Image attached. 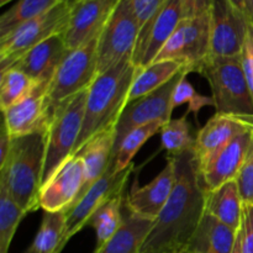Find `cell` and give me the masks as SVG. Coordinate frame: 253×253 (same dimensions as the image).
Instances as JSON below:
<instances>
[{"mask_svg": "<svg viewBox=\"0 0 253 253\" xmlns=\"http://www.w3.org/2000/svg\"><path fill=\"white\" fill-rule=\"evenodd\" d=\"M210 56L240 57L250 32L249 20L232 0H210Z\"/></svg>", "mask_w": 253, "mask_h": 253, "instance_id": "9c48e42d", "label": "cell"}, {"mask_svg": "<svg viewBox=\"0 0 253 253\" xmlns=\"http://www.w3.org/2000/svg\"><path fill=\"white\" fill-rule=\"evenodd\" d=\"M183 5L184 17L194 16L200 10L209 7L210 0H180Z\"/></svg>", "mask_w": 253, "mask_h": 253, "instance_id": "8d00e7d4", "label": "cell"}, {"mask_svg": "<svg viewBox=\"0 0 253 253\" xmlns=\"http://www.w3.org/2000/svg\"><path fill=\"white\" fill-rule=\"evenodd\" d=\"M132 167L133 166L131 165L130 167L121 172H113L110 166L108 170L104 173L103 177L91 185L86 194L66 212V230H64L63 239H62L61 251L77 232H79L88 225V221L93 216L94 212L104 203L116 195L124 194V190L128 182V177L132 172Z\"/></svg>", "mask_w": 253, "mask_h": 253, "instance_id": "7c38bea8", "label": "cell"}, {"mask_svg": "<svg viewBox=\"0 0 253 253\" xmlns=\"http://www.w3.org/2000/svg\"><path fill=\"white\" fill-rule=\"evenodd\" d=\"M137 69L131 59H125L96 77L88 90L83 126L73 155L95 135L115 127L128 104V94Z\"/></svg>", "mask_w": 253, "mask_h": 253, "instance_id": "7a4b0ae2", "label": "cell"}, {"mask_svg": "<svg viewBox=\"0 0 253 253\" xmlns=\"http://www.w3.org/2000/svg\"><path fill=\"white\" fill-rule=\"evenodd\" d=\"M179 253H200V252L194 251V250H192V249H187V250H184V251H182V252H179Z\"/></svg>", "mask_w": 253, "mask_h": 253, "instance_id": "b9f144b4", "label": "cell"}, {"mask_svg": "<svg viewBox=\"0 0 253 253\" xmlns=\"http://www.w3.org/2000/svg\"><path fill=\"white\" fill-rule=\"evenodd\" d=\"M120 0H82L74 2L63 40L69 51L100 36Z\"/></svg>", "mask_w": 253, "mask_h": 253, "instance_id": "4fadbf2b", "label": "cell"}, {"mask_svg": "<svg viewBox=\"0 0 253 253\" xmlns=\"http://www.w3.org/2000/svg\"><path fill=\"white\" fill-rule=\"evenodd\" d=\"M244 253H253V204L244 205L241 221Z\"/></svg>", "mask_w": 253, "mask_h": 253, "instance_id": "d590c367", "label": "cell"}, {"mask_svg": "<svg viewBox=\"0 0 253 253\" xmlns=\"http://www.w3.org/2000/svg\"><path fill=\"white\" fill-rule=\"evenodd\" d=\"M165 52L169 58L184 63L190 73H198L210 56L209 7L184 17L166 43Z\"/></svg>", "mask_w": 253, "mask_h": 253, "instance_id": "8fae6325", "label": "cell"}, {"mask_svg": "<svg viewBox=\"0 0 253 253\" xmlns=\"http://www.w3.org/2000/svg\"><path fill=\"white\" fill-rule=\"evenodd\" d=\"M128 1L132 7L133 15H135L138 30H140L135 48V52H137L145 43L151 26L168 0H128Z\"/></svg>", "mask_w": 253, "mask_h": 253, "instance_id": "d6a6232c", "label": "cell"}, {"mask_svg": "<svg viewBox=\"0 0 253 253\" xmlns=\"http://www.w3.org/2000/svg\"><path fill=\"white\" fill-rule=\"evenodd\" d=\"M161 141L169 156H178L194 150L197 135H193L187 115L167 121L161 131Z\"/></svg>", "mask_w": 253, "mask_h": 253, "instance_id": "4dcf8cb0", "label": "cell"}, {"mask_svg": "<svg viewBox=\"0 0 253 253\" xmlns=\"http://www.w3.org/2000/svg\"><path fill=\"white\" fill-rule=\"evenodd\" d=\"M185 103H188V110L185 115L193 113L197 119L200 110L204 106L215 105L212 96L202 95V94L198 93L194 86H193V84L187 79V76L183 77L175 85L172 95V110H174V108Z\"/></svg>", "mask_w": 253, "mask_h": 253, "instance_id": "836d02e7", "label": "cell"}, {"mask_svg": "<svg viewBox=\"0 0 253 253\" xmlns=\"http://www.w3.org/2000/svg\"><path fill=\"white\" fill-rule=\"evenodd\" d=\"M175 184L140 253H179L192 244L205 216L207 189L194 150L172 156Z\"/></svg>", "mask_w": 253, "mask_h": 253, "instance_id": "6da1fadb", "label": "cell"}, {"mask_svg": "<svg viewBox=\"0 0 253 253\" xmlns=\"http://www.w3.org/2000/svg\"><path fill=\"white\" fill-rule=\"evenodd\" d=\"M237 231L205 214L188 249L200 253H231Z\"/></svg>", "mask_w": 253, "mask_h": 253, "instance_id": "d4e9b609", "label": "cell"}, {"mask_svg": "<svg viewBox=\"0 0 253 253\" xmlns=\"http://www.w3.org/2000/svg\"><path fill=\"white\" fill-rule=\"evenodd\" d=\"M68 53L69 49L64 43L63 35L57 34L22 54L9 68L19 69L39 83L51 82L57 68Z\"/></svg>", "mask_w": 253, "mask_h": 253, "instance_id": "d6986e66", "label": "cell"}, {"mask_svg": "<svg viewBox=\"0 0 253 253\" xmlns=\"http://www.w3.org/2000/svg\"><path fill=\"white\" fill-rule=\"evenodd\" d=\"M183 71L189 72V69L178 61H160L145 68H138L128 94V103L157 90Z\"/></svg>", "mask_w": 253, "mask_h": 253, "instance_id": "cb8c5ba5", "label": "cell"}, {"mask_svg": "<svg viewBox=\"0 0 253 253\" xmlns=\"http://www.w3.org/2000/svg\"><path fill=\"white\" fill-rule=\"evenodd\" d=\"M184 19L180 0H168L156 17L146 37L145 43L132 56V63L137 68H145L153 63L166 42L169 40L179 22Z\"/></svg>", "mask_w": 253, "mask_h": 253, "instance_id": "ffe728a7", "label": "cell"}, {"mask_svg": "<svg viewBox=\"0 0 253 253\" xmlns=\"http://www.w3.org/2000/svg\"><path fill=\"white\" fill-rule=\"evenodd\" d=\"M71 1H72V2H73V4H74V2H78V1H82V0H71Z\"/></svg>", "mask_w": 253, "mask_h": 253, "instance_id": "ee69618b", "label": "cell"}, {"mask_svg": "<svg viewBox=\"0 0 253 253\" xmlns=\"http://www.w3.org/2000/svg\"><path fill=\"white\" fill-rule=\"evenodd\" d=\"M138 25L128 0H120L98 40V76L125 59H132Z\"/></svg>", "mask_w": 253, "mask_h": 253, "instance_id": "ba28073f", "label": "cell"}, {"mask_svg": "<svg viewBox=\"0 0 253 253\" xmlns=\"http://www.w3.org/2000/svg\"><path fill=\"white\" fill-rule=\"evenodd\" d=\"M39 82L32 79L24 72L9 68L1 72L0 77V108L2 111L16 105L29 98L39 85Z\"/></svg>", "mask_w": 253, "mask_h": 253, "instance_id": "83f0119b", "label": "cell"}, {"mask_svg": "<svg viewBox=\"0 0 253 253\" xmlns=\"http://www.w3.org/2000/svg\"><path fill=\"white\" fill-rule=\"evenodd\" d=\"M98 40H91L79 48L69 51L49 82L46 95L48 124L59 106L91 86L98 77ZM49 127V126H48Z\"/></svg>", "mask_w": 253, "mask_h": 253, "instance_id": "5b68a950", "label": "cell"}, {"mask_svg": "<svg viewBox=\"0 0 253 253\" xmlns=\"http://www.w3.org/2000/svg\"><path fill=\"white\" fill-rule=\"evenodd\" d=\"M252 138L253 128L235 137L207 162L198 166L207 192H211L225 183L236 179L251 147Z\"/></svg>", "mask_w": 253, "mask_h": 253, "instance_id": "9a60e30c", "label": "cell"}, {"mask_svg": "<svg viewBox=\"0 0 253 253\" xmlns=\"http://www.w3.org/2000/svg\"><path fill=\"white\" fill-rule=\"evenodd\" d=\"M124 221L115 236L93 253H140L146 237L153 226L151 220L142 219L128 211L124 202Z\"/></svg>", "mask_w": 253, "mask_h": 253, "instance_id": "603a6c76", "label": "cell"}, {"mask_svg": "<svg viewBox=\"0 0 253 253\" xmlns=\"http://www.w3.org/2000/svg\"><path fill=\"white\" fill-rule=\"evenodd\" d=\"M73 2L62 0L44 14L20 25L0 39V71L4 72L22 54L57 34H63L68 25Z\"/></svg>", "mask_w": 253, "mask_h": 253, "instance_id": "52a82bcc", "label": "cell"}, {"mask_svg": "<svg viewBox=\"0 0 253 253\" xmlns=\"http://www.w3.org/2000/svg\"><path fill=\"white\" fill-rule=\"evenodd\" d=\"M232 2H234L241 11H244V2H242V0H232Z\"/></svg>", "mask_w": 253, "mask_h": 253, "instance_id": "60d3db41", "label": "cell"}, {"mask_svg": "<svg viewBox=\"0 0 253 253\" xmlns=\"http://www.w3.org/2000/svg\"><path fill=\"white\" fill-rule=\"evenodd\" d=\"M231 253H244V247H242V234L241 230L239 229L236 235V240H235L234 249H232Z\"/></svg>", "mask_w": 253, "mask_h": 253, "instance_id": "ab89813d", "label": "cell"}, {"mask_svg": "<svg viewBox=\"0 0 253 253\" xmlns=\"http://www.w3.org/2000/svg\"><path fill=\"white\" fill-rule=\"evenodd\" d=\"M209 83L217 114L253 120V95L240 57L209 56L198 69Z\"/></svg>", "mask_w": 253, "mask_h": 253, "instance_id": "277c9868", "label": "cell"}, {"mask_svg": "<svg viewBox=\"0 0 253 253\" xmlns=\"http://www.w3.org/2000/svg\"><path fill=\"white\" fill-rule=\"evenodd\" d=\"M10 148H11V136L7 132L6 126L2 124L1 128V136H0V167L5 163L6 161L7 155L10 152Z\"/></svg>", "mask_w": 253, "mask_h": 253, "instance_id": "74e56055", "label": "cell"}, {"mask_svg": "<svg viewBox=\"0 0 253 253\" xmlns=\"http://www.w3.org/2000/svg\"><path fill=\"white\" fill-rule=\"evenodd\" d=\"M88 90L89 89L81 91L62 104L49 124L46 137L42 185L46 184L62 165L73 156L83 126Z\"/></svg>", "mask_w": 253, "mask_h": 253, "instance_id": "8992f818", "label": "cell"}, {"mask_svg": "<svg viewBox=\"0 0 253 253\" xmlns=\"http://www.w3.org/2000/svg\"><path fill=\"white\" fill-rule=\"evenodd\" d=\"M188 74H189L188 71L180 72L178 76H175L172 81L161 86L160 89L152 91L143 98L131 101L126 105L115 126V145H114L113 155H111V168H113L119 146L133 128L153 123V121L161 120L167 123L170 120V115H172L173 111V91H174L178 82Z\"/></svg>", "mask_w": 253, "mask_h": 253, "instance_id": "30bf717a", "label": "cell"}, {"mask_svg": "<svg viewBox=\"0 0 253 253\" xmlns=\"http://www.w3.org/2000/svg\"><path fill=\"white\" fill-rule=\"evenodd\" d=\"M165 121H153V123L146 124V125L136 127L126 136L123 140L121 145L119 146V150L116 152V157L114 160L113 172H121L132 165V158L137 153V151L142 147L143 143L150 140L153 135L162 131Z\"/></svg>", "mask_w": 253, "mask_h": 253, "instance_id": "f546056e", "label": "cell"}, {"mask_svg": "<svg viewBox=\"0 0 253 253\" xmlns=\"http://www.w3.org/2000/svg\"><path fill=\"white\" fill-rule=\"evenodd\" d=\"M66 221L67 214L64 211H44L39 232L25 253H61Z\"/></svg>", "mask_w": 253, "mask_h": 253, "instance_id": "4316f807", "label": "cell"}, {"mask_svg": "<svg viewBox=\"0 0 253 253\" xmlns=\"http://www.w3.org/2000/svg\"><path fill=\"white\" fill-rule=\"evenodd\" d=\"M114 145H115V127H110L90 138L76 153L83 161L84 170H85V182L76 203L86 194L91 185L98 182L111 166Z\"/></svg>", "mask_w": 253, "mask_h": 253, "instance_id": "44dd1931", "label": "cell"}, {"mask_svg": "<svg viewBox=\"0 0 253 253\" xmlns=\"http://www.w3.org/2000/svg\"><path fill=\"white\" fill-rule=\"evenodd\" d=\"M85 182L84 163L78 155H73L62 165L56 174L42 185L39 204L48 212H67L76 203Z\"/></svg>", "mask_w": 253, "mask_h": 253, "instance_id": "5bb4252c", "label": "cell"}, {"mask_svg": "<svg viewBox=\"0 0 253 253\" xmlns=\"http://www.w3.org/2000/svg\"><path fill=\"white\" fill-rule=\"evenodd\" d=\"M244 2V12L253 29V0H242Z\"/></svg>", "mask_w": 253, "mask_h": 253, "instance_id": "f35d334b", "label": "cell"}, {"mask_svg": "<svg viewBox=\"0 0 253 253\" xmlns=\"http://www.w3.org/2000/svg\"><path fill=\"white\" fill-rule=\"evenodd\" d=\"M253 128V120L227 114H215L197 133L194 153L198 166L207 162L220 148Z\"/></svg>", "mask_w": 253, "mask_h": 253, "instance_id": "ac0fdd59", "label": "cell"}, {"mask_svg": "<svg viewBox=\"0 0 253 253\" xmlns=\"http://www.w3.org/2000/svg\"><path fill=\"white\" fill-rule=\"evenodd\" d=\"M10 1H12V0H0V5H1V6H4V5H6L7 2H10Z\"/></svg>", "mask_w": 253, "mask_h": 253, "instance_id": "7bdbcfd3", "label": "cell"}, {"mask_svg": "<svg viewBox=\"0 0 253 253\" xmlns=\"http://www.w3.org/2000/svg\"><path fill=\"white\" fill-rule=\"evenodd\" d=\"M242 203L236 179L225 183L217 189L207 192L205 214L239 231L242 221Z\"/></svg>", "mask_w": 253, "mask_h": 253, "instance_id": "7402d4cb", "label": "cell"}, {"mask_svg": "<svg viewBox=\"0 0 253 253\" xmlns=\"http://www.w3.org/2000/svg\"><path fill=\"white\" fill-rule=\"evenodd\" d=\"M175 184V162L172 156L167 158L165 168L155 179L143 187L133 185L125 197L128 211L142 219L156 221L167 204Z\"/></svg>", "mask_w": 253, "mask_h": 253, "instance_id": "2e32d148", "label": "cell"}, {"mask_svg": "<svg viewBox=\"0 0 253 253\" xmlns=\"http://www.w3.org/2000/svg\"><path fill=\"white\" fill-rule=\"evenodd\" d=\"M244 205L253 204V138L244 166L236 178Z\"/></svg>", "mask_w": 253, "mask_h": 253, "instance_id": "e575fe53", "label": "cell"}, {"mask_svg": "<svg viewBox=\"0 0 253 253\" xmlns=\"http://www.w3.org/2000/svg\"><path fill=\"white\" fill-rule=\"evenodd\" d=\"M124 202H125L124 194L111 198L94 212L93 216L88 221L86 226H90L95 230V250L108 244L123 225Z\"/></svg>", "mask_w": 253, "mask_h": 253, "instance_id": "484cf974", "label": "cell"}, {"mask_svg": "<svg viewBox=\"0 0 253 253\" xmlns=\"http://www.w3.org/2000/svg\"><path fill=\"white\" fill-rule=\"evenodd\" d=\"M61 1L62 0H17L0 16V39L14 31L20 25L47 12Z\"/></svg>", "mask_w": 253, "mask_h": 253, "instance_id": "f1b7e54d", "label": "cell"}, {"mask_svg": "<svg viewBox=\"0 0 253 253\" xmlns=\"http://www.w3.org/2000/svg\"><path fill=\"white\" fill-rule=\"evenodd\" d=\"M47 132L11 137V148L0 167V185L26 214L40 208Z\"/></svg>", "mask_w": 253, "mask_h": 253, "instance_id": "3957f363", "label": "cell"}, {"mask_svg": "<svg viewBox=\"0 0 253 253\" xmlns=\"http://www.w3.org/2000/svg\"><path fill=\"white\" fill-rule=\"evenodd\" d=\"M49 82H42L34 93L4 113V125L11 137L48 131L46 95Z\"/></svg>", "mask_w": 253, "mask_h": 253, "instance_id": "e0dca14e", "label": "cell"}, {"mask_svg": "<svg viewBox=\"0 0 253 253\" xmlns=\"http://www.w3.org/2000/svg\"><path fill=\"white\" fill-rule=\"evenodd\" d=\"M26 212L0 185V253H9L10 245Z\"/></svg>", "mask_w": 253, "mask_h": 253, "instance_id": "1f68e13d", "label": "cell"}]
</instances>
